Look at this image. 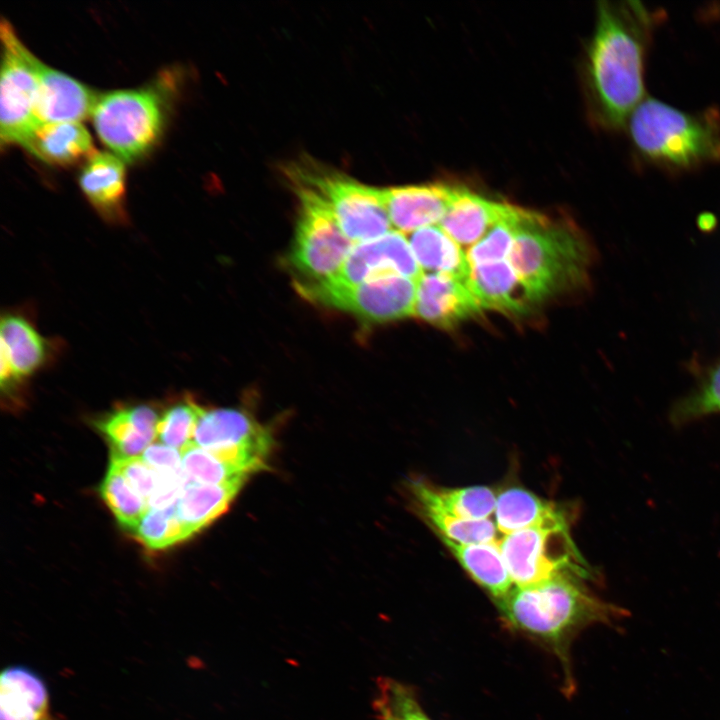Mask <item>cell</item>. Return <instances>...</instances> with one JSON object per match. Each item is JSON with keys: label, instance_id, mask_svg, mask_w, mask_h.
Masks as SVG:
<instances>
[{"label": "cell", "instance_id": "13", "mask_svg": "<svg viewBox=\"0 0 720 720\" xmlns=\"http://www.w3.org/2000/svg\"><path fill=\"white\" fill-rule=\"evenodd\" d=\"M271 432L246 411L236 408H204L192 443L205 450L248 449L269 457L273 448Z\"/></svg>", "mask_w": 720, "mask_h": 720}, {"label": "cell", "instance_id": "26", "mask_svg": "<svg viewBox=\"0 0 720 720\" xmlns=\"http://www.w3.org/2000/svg\"><path fill=\"white\" fill-rule=\"evenodd\" d=\"M243 485L188 482L176 503V510L190 538L223 515Z\"/></svg>", "mask_w": 720, "mask_h": 720}, {"label": "cell", "instance_id": "24", "mask_svg": "<svg viewBox=\"0 0 720 720\" xmlns=\"http://www.w3.org/2000/svg\"><path fill=\"white\" fill-rule=\"evenodd\" d=\"M423 273H442L467 281L471 265L462 247L439 225L406 235Z\"/></svg>", "mask_w": 720, "mask_h": 720}, {"label": "cell", "instance_id": "33", "mask_svg": "<svg viewBox=\"0 0 720 720\" xmlns=\"http://www.w3.org/2000/svg\"><path fill=\"white\" fill-rule=\"evenodd\" d=\"M440 538L470 545L496 540L497 526L491 519L467 520L434 510H418Z\"/></svg>", "mask_w": 720, "mask_h": 720}, {"label": "cell", "instance_id": "34", "mask_svg": "<svg viewBox=\"0 0 720 720\" xmlns=\"http://www.w3.org/2000/svg\"><path fill=\"white\" fill-rule=\"evenodd\" d=\"M713 413H720V362L695 392L673 406L670 416L673 424L682 425Z\"/></svg>", "mask_w": 720, "mask_h": 720}, {"label": "cell", "instance_id": "16", "mask_svg": "<svg viewBox=\"0 0 720 720\" xmlns=\"http://www.w3.org/2000/svg\"><path fill=\"white\" fill-rule=\"evenodd\" d=\"M99 96L69 75L41 63L35 108L37 125L79 122L92 116Z\"/></svg>", "mask_w": 720, "mask_h": 720}, {"label": "cell", "instance_id": "20", "mask_svg": "<svg viewBox=\"0 0 720 720\" xmlns=\"http://www.w3.org/2000/svg\"><path fill=\"white\" fill-rule=\"evenodd\" d=\"M0 720H58L44 679L25 665H10L0 676Z\"/></svg>", "mask_w": 720, "mask_h": 720}, {"label": "cell", "instance_id": "14", "mask_svg": "<svg viewBox=\"0 0 720 720\" xmlns=\"http://www.w3.org/2000/svg\"><path fill=\"white\" fill-rule=\"evenodd\" d=\"M481 310L465 280L442 273H422L417 280L414 316L434 326L454 327Z\"/></svg>", "mask_w": 720, "mask_h": 720}, {"label": "cell", "instance_id": "21", "mask_svg": "<svg viewBox=\"0 0 720 720\" xmlns=\"http://www.w3.org/2000/svg\"><path fill=\"white\" fill-rule=\"evenodd\" d=\"M513 205L491 200L465 188L439 226L461 247L477 243Z\"/></svg>", "mask_w": 720, "mask_h": 720}, {"label": "cell", "instance_id": "17", "mask_svg": "<svg viewBox=\"0 0 720 720\" xmlns=\"http://www.w3.org/2000/svg\"><path fill=\"white\" fill-rule=\"evenodd\" d=\"M467 285L482 309L521 315L538 302L508 260L471 266Z\"/></svg>", "mask_w": 720, "mask_h": 720}, {"label": "cell", "instance_id": "11", "mask_svg": "<svg viewBox=\"0 0 720 720\" xmlns=\"http://www.w3.org/2000/svg\"><path fill=\"white\" fill-rule=\"evenodd\" d=\"M422 273L406 234L391 230L379 238L354 244L339 273L326 282L352 286L385 275L418 280Z\"/></svg>", "mask_w": 720, "mask_h": 720}, {"label": "cell", "instance_id": "19", "mask_svg": "<svg viewBox=\"0 0 720 720\" xmlns=\"http://www.w3.org/2000/svg\"><path fill=\"white\" fill-rule=\"evenodd\" d=\"M160 414L148 404L120 405L95 421L109 442L111 458L139 457L157 437Z\"/></svg>", "mask_w": 720, "mask_h": 720}, {"label": "cell", "instance_id": "36", "mask_svg": "<svg viewBox=\"0 0 720 720\" xmlns=\"http://www.w3.org/2000/svg\"><path fill=\"white\" fill-rule=\"evenodd\" d=\"M110 466L118 470L130 485L148 500L156 486V474L142 458H111Z\"/></svg>", "mask_w": 720, "mask_h": 720}, {"label": "cell", "instance_id": "29", "mask_svg": "<svg viewBox=\"0 0 720 720\" xmlns=\"http://www.w3.org/2000/svg\"><path fill=\"white\" fill-rule=\"evenodd\" d=\"M202 407L191 395H184L160 414L157 438L180 452L192 442Z\"/></svg>", "mask_w": 720, "mask_h": 720}, {"label": "cell", "instance_id": "15", "mask_svg": "<svg viewBox=\"0 0 720 720\" xmlns=\"http://www.w3.org/2000/svg\"><path fill=\"white\" fill-rule=\"evenodd\" d=\"M0 332L1 363L24 382L55 358L59 344L41 335L22 311L3 312Z\"/></svg>", "mask_w": 720, "mask_h": 720}, {"label": "cell", "instance_id": "38", "mask_svg": "<svg viewBox=\"0 0 720 720\" xmlns=\"http://www.w3.org/2000/svg\"><path fill=\"white\" fill-rule=\"evenodd\" d=\"M377 717L379 720H394L389 714L384 711L376 710Z\"/></svg>", "mask_w": 720, "mask_h": 720}, {"label": "cell", "instance_id": "4", "mask_svg": "<svg viewBox=\"0 0 720 720\" xmlns=\"http://www.w3.org/2000/svg\"><path fill=\"white\" fill-rule=\"evenodd\" d=\"M508 261L540 301L586 283L592 248L576 228L525 209Z\"/></svg>", "mask_w": 720, "mask_h": 720}, {"label": "cell", "instance_id": "5", "mask_svg": "<svg viewBox=\"0 0 720 720\" xmlns=\"http://www.w3.org/2000/svg\"><path fill=\"white\" fill-rule=\"evenodd\" d=\"M172 72L136 89L100 94L92 113L100 140L125 162L143 158L158 143L176 89Z\"/></svg>", "mask_w": 720, "mask_h": 720}, {"label": "cell", "instance_id": "31", "mask_svg": "<svg viewBox=\"0 0 720 720\" xmlns=\"http://www.w3.org/2000/svg\"><path fill=\"white\" fill-rule=\"evenodd\" d=\"M524 211V208L513 205L505 217L468 249L467 258L471 266L508 260Z\"/></svg>", "mask_w": 720, "mask_h": 720}, {"label": "cell", "instance_id": "8", "mask_svg": "<svg viewBox=\"0 0 720 720\" xmlns=\"http://www.w3.org/2000/svg\"><path fill=\"white\" fill-rule=\"evenodd\" d=\"M300 209L288 264L295 282L322 283L340 271L354 243L343 233L331 209L311 191L296 188Z\"/></svg>", "mask_w": 720, "mask_h": 720}, {"label": "cell", "instance_id": "10", "mask_svg": "<svg viewBox=\"0 0 720 720\" xmlns=\"http://www.w3.org/2000/svg\"><path fill=\"white\" fill-rule=\"evenodd\" d=\"M295 287L314 303L367 322L383 323L414 315L417 280L401 275L380 276L352 286L295 282Z\"/></svg>", "mask_w": 720, "mask_h": 720}, {"label": "cell", "instance_id": "6", "mask_svg": "<svg viewBox=\"0 0 720 720\" xmlns=\"http://www.w3.org/2000/svg\"><path fill=\"white\" fill-rule=\"evenodd\" d=\"M285 175L293 189L311 191L324 200L343 233L354 244L379 238L393 230L384 204L383 188L360 183L309 159L287 164Z\"/></svg>", "mask_w": 720, "mask_h": 720}, {"label": "cell", "instance_id": "37", "mask_svg": "<svg viewBox=\"0 0 720 720\" xmlns=\"http://www.w3.org/2000/svg\"><path fill=\"white\" fill-rule=\"evenodd\" d=\"M155 472L182 470L181 452L163 443L150 444L141 457Z\"/></svg>", "mask_w": 720, "mask_h": 720}, {"label": "cell", "instance_id": "2", "mask_svg": "<svg viewBox=\"0 0 720 720\" xmlns=\"http://www.w3.org/2000/svg\"><path fill=\"white\" fill-rule=\"evenodd\" d=\"M632 146L645 162L672 173L720 162V111L687 112L644 98L628 120Z\"/></svg>", "mask_w": 720, "mask_h": 720}, {"label": "cell", "instance_id": "25", "mask_svg": "<svg viewBox=\"0 0 720 720\" xmlns=\"http://www.w3.org/2000/svg\"><path fill=\"white\" fill-rule=\"evenodd\" d=\"M465 571L497 601L513 588L498 540L464 545L441 538Z\"/></svg>", "mask_w": 720, "mask_h": 720}, {"label": "cell", "instance_id": "32", "mask_svg": "<svg viewBox=\"0 0 720 720\" xmlns=\"http://www.w3.org/2000/svg\"><path fill=\"white\" fill-rule=\"evenodd\" d=\"M181 460L189 482L223 485L245 483L249 478L248 475L221 462L192 442L181 451Z\"/></svg>", "mask_w": 720, "mask_h": 720}, {"label": "cell", "instance_id": "23", "mask_svg": "<svg viewBox=\"0 0 720 720\" xmlns=\"http://www.w3.org/2000/svg\"><path fill=\"white\" fill-rule=\"evenodd\" d=\"M21 146L39 160L60 166L88 159L95 152L92 138L80 122L41 124Z\"/></svg>", "mask_w": 720, "mask_h": 720}, {"label": "cell", "instance_id": "30", "mask_svg": "<svg viewBox=\"0 0 720 720\" xmlns=\"http://www.w3.org/2000/svg\"><path fill=\"white\" fill-rule=\"evenodd\" d=\"M133 534L150 550H164L190 538L180 521L176 504L164 509H148Z\"/></svg>", "mask_w": 720, "mask_h": 720}, {"label": "cell", "instance_id": "35", "mask_svg": "<svg viewBox=\"0 0 720 720\" xmlns=\"http://www.w3.org/2000/svg\"><path fill=\"white\" fill-rule=\"evenodd\" d=\"M376 685L375 711H384L394 720H431L407 685L388 677L378 678Z\"/></svg>", "mask_w": 720, "mask_h": 720}, {"label": "cell", "instance_id": "22", "mask_svg": "<svg viewBox=\"0 0 720 720\" xmlns=\"http://www.w3.org/2000/svg\"><path fill=\"white\" fill-rule=\"evenodd\" d=\"M409 490L418 510H434L467 520L489 519L495 512L497 496L486 486L451 489L412 481Z\"/></svg>", "mask_w": 720, "mask_h": 720}, {"label": "cell", "instance_id": "9", "mask_svg": "<svg viewBox=\"0 0 720 720\" xmlns=\"http://www.w3.org/2000/svg\"><path fill=\"white\" fill-rule=\"evenodd\" d=\"M1 145H21L38 126L35 117L41 61L18 38L11 24H0Z\"/></svg>", "mask_w": 720, "mask_h": 720}, {"label": "cell", "instance_id": "1", "mask_svg": "<svg viewBox=\"0 0 720 720\" xmlns=\"http://www.w3.org/2000/svg\"><path fill=\"white\" fill-rule=\"evenodd\" d=\"M659 16L642 2L598 3L588 47V81L600 122L619 129L644 100V72Z\"/></svg>", "mask_w": 720, "mask_h": 720}, {"label": "cell", "instance_id": "28", "mask_svg": "<svg viewBox=\"0 0 720 720\" xmlns=\"http://www.w3.org/2000/svg\"><path fill=\"white\" fill-rule=\"evenodd\" d=\"M99 492L121 527L131 532L149 509L147 500L110 465L100 484Z\"/></svg>", "mask_w": 720, "mask_h": 720}, {"label": "cell", "instance_id": "12", "mask_svg": "<svg viewBox=\"0 0 720 720\" xmlns=\"http://www.w3.org/2000/svg\"><path fill=\"white\" fill-rule=\"evenodd\" d=\"M466 187L429 183L383 188L393 230L404 234L438 225Z\"/></svg>", "mask_w": 720, "mask_h": 720}, {"label": "cell", "instance_id": "3", "mask_svg": "<svg viewBox=\"0 0 720 720\" xmlns=\"http://www.w3.org/2000/svg\"><path fill=\"white\" fill-rule=\"evenodd\" d=\"M577 579L565 575L527 587L515 586L496 602L511 626L550 643L561 654L578 630L626 616L625 609L595 597Z\"/></svg>", "mask_w": 720, "mask_h": 720}, {"label": "cell", "instance_id": "18", "mask_svg": "<svg viewBox=\"0 0 720 720\" xmlns=\"http://www.w3.org/2000/svg\"><path fill=\"white\" fill-rule=\"evenodd\" d=\"M79 184L97 213L106 221H127L124 161L114 153L95 151L82 167Z\"/></svg>", "mask_w": 720, "mask_h": 720}, {"label": "cell", "instance_id": "7", "mask_svg": "<svg viewBox=\"0 0 720 720\" xmlns=\"http://www.w3.org/2000/svg\"><path fill=\"white\" fill-rule=\"evenodd\" d=\"M498 543L517 587L557 576L591 577L590 567L573 542L567 519L560 510L540 524L503 535Z\"/></svg>", "mask_w": 720, "mask_h": 720}, {"label": "cell", "instance_id": "27", "mask_svg": "<svg viewBox=\"0 0 720 720\" xmlns=\"http://www.w3.org/2000/svg\"><path fill=\"white\" fill-rule=\"evenodd\" d=\"M559 511L556 506L521 487H510L497 495L496 526L503 535L537 524Z\"/></svg>", "mask_w": 720, "mask_h": 720}]
</instances>
